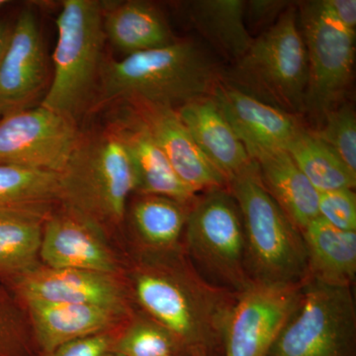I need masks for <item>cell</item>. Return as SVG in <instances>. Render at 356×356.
<instances>
[{"label": "cell", "instance_id": "obj_1", "mask_svg": "<svg viewBox=\"0 0 356 356\" xmlns=\"http://www.w3.org/2000/svg\"><path fill=\"white\" fill-rule=\"evenodd\" d=\"M133 304L168 330L187 356H224L236 293L199 273L184 245L170 252L134 250L124 267Z\"/></svg>", "mask_w": 356, "mask_h": 356}, {"label": "cell", "instance_id": "obj_2", "mask_svg": "<svg viewBox=\"0 0 356 356\" xmlns=\"http://www.w3.org/2000/svg\"><path fill=\"white\" fill-rule=\"evenodd\" d=\"M222 81L216 63L193 41L102 60L100 102H126L178 109L209 96Z\"/></svg>", "mask_w": 356, "mask_h": 356}, {"label": "cell", "instance_id": "obj_3", "mask_svg": "<svg viewBox=\"0 0 356 356\" xmlns=\"http://www.w3.org/2000/svg\"><path fill=\"white\" fill-rule=\"evenodd\" d=\"M58 180L63 210L107 238L121 228L135 177L125 147L110 129L79 138Z\"/></svg>", "mask_w": 356, "mask_h": 356}, {"label": "cell", "instance_id": "obj_4", "mask_svg": "<svg viewBox=\"0 0 356 356\" xmlns=\"http://www.w3.org/2000/svg\"><path fill=\"white\" fill-rule=\"evenodd\" d=\"M242 215L250 280L297 284L309 280L305 245L295 226L262 184L257 163L229 182Z\"/></svg>", "mask_w": 356, "mask_h": 356}, {"label": "cell", "instance_id": "obj_5", "mask_svg": "<svg viewBox=\"0 0 356 356\" xmlns=\"http://www.w3.org/2000/svg\"><path fill=\"white\" fill-rule=\"evenodd\" d=\"M308 55L290 4L278 19L254 39L247 53L229 70L226 83L292 115L305 112Z\"/></svg>", "mask_w": 356, "mask_h": 356}, {"label": "cell", "instance_id": "obj_6", "mask_svg": "<svg viewBox=\"0 0 356 356\" xmlns=\"http://www.w3.org/2000/svg\"><path fill=\"white\" fill-rule=\"evenodd\" d=\"M54 76L42 106L76 121L92 98L102 64V3L65 0L56 20Z\"/></svg>", "mask_w": 356, "mask_h": 356}, {"label": "cell", "instance_id": "obj_7", "mask_svg": "<svg viewBox=\"0 0 356 356\" xmlns=\"http://www.w3.org/2000/svg\"><path fill=\"white\" fill-rule=\"evenodd\" d=\"M182 245L193 266L213 284L240 294L252 282L242 215L228 188L196 198L187 216Z\"/></svg>", "mask_w": 356, "mask_h": 356}, {"label": "cell", "instance_id": "obj_8", "mask_svg": "<svg viewBox=\"0 0 356 356\" xmlns=\"http://www.w3.org/2000/svg\"><path fill=\"white\" fill-rule=\"evenodd\" d=\"M266 356H356L353 287L308 280Z\"/></svg>", "mask_w": 356, "mask_h": 356}, {"label": "cell", "instance_id": "obj_9", "mask_svg": "<svg viewBox=\"0 0 356 356\" xmlns=\"http://www.w3.org/2000/svg\"><path fill=\"white\" fill-rule=\"evenodd\" d=\"M298 19L308 55L305 112L321 123L327 112L341 104L350 86L355 33L339 24L321 0L301 4Z\"/></svg>", "mask_w": 356, "mask_h": 356}, {"label": "cell", "instance_id": "obj_10", "mask_svg": "<svg viewBox=\"0 0 356 356\" xmlns=\"http://www.w3.org/2000/svg\"><path fill=\"white\" fill-rule=\"evenodd\" d=\"M79 136L76 121L40 105L0 119V165L60 173Z\"/></svg>", "mask_w": 356, "mask_h": 356}, {"label": "cell", "instance_id": "obj_11", "mask_svg": "<svg viewBox=\"0 0 356 356\" xmlns=\"http://www.w3.org/2000/svg\"><path fill=\"white\" fill-rule=\"evenodd\" d=\"M304 284L252 281L238 295L229 316L224 356H266L296 308Z\"/></svg>", "mask_w": 356, "mask_h": 356}, {"label": "cell", "instance_id": "obj_12", "mask_svg": "<svg viewBox=\"0 0 356 356\" xmlns=\"http://www.w3.org/2000/svg\"><path fill=\"white\" fill-rule=\"evenodd\" d=\"M6 286L19 302L77 304L134 310L124 274L37 266Z\"/></svg>", "mask_w": 356, "mask_h": 356}, {"label": "cell", "instance_id": "obj_13", "mask_svg": "<svg viewBox=\"0 0 356 356\" xmlns=\"http://www.w3.org/2000/svg\"><path fill=\"white\" fill-rule=\"evenodd\" d=\"M43 40L34 11H21L0 63V117L29 108L46 81Z\"/></svg>", "mask_w": 356, "mask_h": 356}, {"label": "cell", "instance_id": "obj_14", "mask_svg": "<svg viewBox=\"0 0 356 356\" xmlns=\"http://www.w3.org/2000/svg\"><path fill=\"white\" fill-rule=\"evenodd\" d=\"M39 259L51 268L124 274L123 264L110 247L108 238L63 209L44 222Z\"/></svg>", "mask_w": 356, "mask_h": 356}, {"label": "cell", "instance_id": "obj_15", "mask_svg": "<svg viewBox=\"0 0 356 356\" xmlns=\"http://www.w3.org/2000/svg\"><path fill=\"white\" fill-rule=\"evenodd\" d=\"M134 114L146 126L182 182L194 193L228 188L221 172L206 158L177 110L134 103Z\"/></svg>", "mask_w": 356, "mask_h": 356}, {"label": "cell", "instance_id": "obj_16", "mask_svg": "<svg viewBox=\"0 0 356 356\" xmlns=\"http://www.w3.org/2000/svg\"><path fill=\"white\" fill-rule=\"evenodd\" d=\"M242 140L248 156L271 149H285L303 127L295 115L262 102L224 81L210 95Z\"/></svg>", "mask_w": 356, "mask_h": 356}, {"label": "cell", "instance_id": "obj_17", "mask_svg": "<svg viewBox=\"0 0 356 356\" xmlns=\"http://www.w3.org/2000/svg\"><path fill=\"white\" fill-rule=\"evenodd\" d=\"M20 303L29 320L41 356L74 339L119 329L127 324L136 311L37 301Z\"/></svg>", "mask_w": 356, "mask_h": 356}, {"label": "cell", "instance_id": "obj_18", "mask_svg": "<svg viewBox=\"0 0 356 356\" xmlns=\"http://www.w3.org/2000/svg\"><path fill=\"white\" fill-rule=\"evenodd\" d=\"M110 130L125 147L135 177V193L158 195L191 205L198 197L177 177L146 126L133 113L115 122Z\"/></svg>", "mask_w": 356, "mask_h": 356}, {"label": "cell", "instance_id": "obj_19", "mask_svg": "<svg viewBox=\"0 0 356 356\" xmlns=\"http://www.w3.org/2000/svg\"><path fill=\"white\" fill-rule=\"evenodd\" d=\"M177 113L206 158L228 184L254 163L210 95L182 105Z\"/></svg>", "mask_w": 356, "mask_h": 356}, {"label": "cell", "instance_id": "obj_20", "mask_svg": "<svg viewBox=\"0 0 356 356\" xmlns=\"http://www.w3.org/2000/svg\"><path fill=\"white\" fill-rule=\"evenodd\" d=\"M252 161L269 195L300 232L318 217V192L285 149L261 152Z\"/></svg>", "mask_w": 356, "mask_h": 356}, {"label": "cell", "instance_id": "obj_21", "mask_svg": "<svg viewBox=\"0 0 356 356\" xmlns=\"http://www.w3.org/2000/svg\"><path fill=\"white\" fill-rule=\"evenodd\" d=\"M105 37L126 56L163 48L177 41L161 13L147 1L102 3Z\"/></svg>", "mask_w": 356, "mask_h": 356}, {"label": "cell", "instance_id": "obj_22", "mask_svg": "<svg viewBox=\"0 0 356 356\" xmlns=\"http://www.w3.org/2000/svg\"><path fill=\"white\" fill-rule=\"evenodd\" d=\"M309 280L353 287L356 276V232L341 231L317 217L301 231Z\"/></svg>", "mask_w": 356, "mask_h": 356}, {"label": "cell", "instance_id": "obj_23", "mask_svg": "<svg viewBox=\"0 0 356 356\" xmlns=\"http://www.w3.org/2000/svg\"><path fill=\"white\" fill-rule=\"evenodd\" d=\"M191 205L163 196H138L130 209L134 250L163 252L181 248Z\"/></svg>", "mask_w": 356, "mask_h": 356}, {"label": "cell", "instance_id": "obj_24", "mask_svg": "<svg viewBox=\"0 0 356 356\" xmlns=\"http://www.w3.org/2000/svg\"><path fill=\"white\" fill-rule=\"evenodd\" d=\"M58 204V173L0 165V216L46 221Z\"/></svg>", "mask_w": 356, "mask_h": 356}, {"label": "cell", "instance_id": "obj_25", "mask_svg": "<svg viewBox=\"0 0 356 356\" xmlns=\"http://www.w3.org/2000/svg\"><path fill=\"white\" fill-rule=\"evenodd\" d=\"M245 9L242 0H197L189 2L186 11L204 38L236 63L254 39L245 24Z\"/></svg>", "mask_w": 356, "mask_h": 356}, {"label": "cell", "instance_id": "obj_26", "mask_svg": "<svg viewBox=\"0 0 356 356\" xmlns=\"http://www.w3.org/2000/svg\"><path fill=\"white\" fill-rule=\"evenodd\" d=\"M285 151L318 192L355 188L356 175L313 131L303 126Z\"/></svg>", "mask_w": 356, "mask_h": 356}, {"label": "cell", "instance_id": "obj_27", "mask_svg": "<svg viewBox=\"0 0 356 356\" xmlns=\"http://www.w3.org/2000/svg\"><path fill=\"white\" fill-rule=\"evenodd\" d=\"M31 218L0 216V283L38 266L44 222Z\"/></svg>", "mask_w": 356, "mask_h": 356}, {"label": "cell", "instance_id": "obj_28", "mask_svg": "<svg viewBox=\"0 0 356 356\" xmlns=\"http://www.w3.org/2000/svg\"><path fill=\"white\" fill-rule=\"evenodd\" d=\"M117 356H187L168 330L139 310L134 312L115 343Z\"/></svg>", "mask_w": 356, "mask_h": 356}, {"label": "cell", "instance_id": "obj_29", "mask_svg": "<svg viewBox=\"0 0 356 356\" xmlns=\"http://www.w3.org/2000/svg\"><path fill=\"white\" fill-rule=\"evenodd\" d=\"M0 356H41L24 308L0 283Z\"/></svg>", "mask_w": 356, "mask_h": 356}, {"label": "cell", "instance_id": "obj_30", "mask_svg": "<svg viewBox=\"0 0 356 356\" xmlns=\"http://www.w3.org/2000/svg\"><path fill=\"white\" fill-rule=\"evenodd\" d=\"M313 132L356 175V116L350 105L341 103L327 112Z\"/></svg>", "mask_w": 356, "mask_h": 356}, {"label": "cell", "instance_id": "obj_31", "mask_svg": "<svg viewBox=\"0 0 356 356\" xmlns=\"http://www.w3.org/2000/svg\"><path fill=\"white\" fill-rule=\"evenodd\" d=\"M318 217L334 228L356 232V195L353 189L318 192Z\"/></svg>", "mask_w": 356, "mask_h": 356}, {"label": "cell", "instance_id": "obj_32", "mask_svg": "<svg viewBox=\"0 0 356 356\" xmlns=\"http://www.w3.org/2000/svg\"><path fill=\"white\" fill-rule=\"evenodd\" d=\"M122 327L74 339L43 356H110Z\"/></svg>", "mask_w": 356, "mask_h": 356}, {"label": "cell", "instance_id": "obj_33", "mask_svg": "<svg viewBox=\"0 0 356 356\" xmlns=\"http://www.w3.org/2000/svg\"><path fill=\"white\" fill-rule=\"evenodd\" d=\"M289 6V2L280 0H252L245 2V19L248 18V21L254 26L273 24Z\"/></svg>", "mask_w": 356, "mask_h": 356}, {"label": "cell", "instance_id": "obj_34", "mask_svg": "<svg viewBox=\"0 0 356 356\" xmlns=\"http://www.w3.org/2000/svg\"><path fill=\"white\" fill-rule=\"evenodd\" d=\"M321 2L325 10L331 14L339 24L355 33V0H321Z\"/></svg>", "mask_w": 356, "mask_h": 356}, {"label": "cell", "instance_id": "obj_35", "mask_svg": "<svg viewBox=\"0 0 356 356\" xmlns=\"http://www.w3.org/2000/svg\"><path fill=\"white\" fill-rule=\"evenodd\" d=\"M13 26L0 20V63L6 55L9 42H10L11 34H13Z\"/></svg>", "mask_w": 356, "mask_h": 356}, {"label": "cell", "instance_id": "obj_36", "mask_svg": "<svg viewBox=\"0 0 356 356\" xmlns=\"http://www.w3.org/2000/svg\"><path fill=\"white\" fill-rule=\"evenodd\" d=\"M7 3H8V1H6V0H0V7L6 6Z\"/></svg>", "mask_w": 356, "mask_h": 356}, {"label": "cell", "instance_id": "obj_37", "mask_svg": "<svg viewBox=\"0 0 356 356\" xmlns=\"http://www.w3.org/2000/svg\"><path fill=\"white\" fill-rule=\"evenodd\" d=\"M110 356H117V355H113V353H112V355H110Z\"/></svg>", "mask_w": 356, "mask_h": 356}]
</instances>
